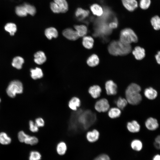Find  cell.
I'll return each mask as SVG.
<instances>
[{"instance_id":"31","label":"cell","mask_w":160,"mask_h":160,"mask_svg":"<svg viewBox=\"0 0 160 160\" xmlns=\"http://www.w3.org/2000/svg\"><path fill=\"white\" fill-rule=\"evenodd\" d=\"M4 29L9 32L11 35L13 36L16 31L17 27L14 23H8L5 26Z\"/></svg>"},{"instance_id":"29","label":"cell","mask_w":160,"mask_h":160,"mask_svg":"<svg viewBox=\"0 0 160 160\" xmlns=\"http://www.w3.org/2000/svg\"><path fill=\"white\" fill-rule=\"evenodd\" d=\"M24 62V59L21 57L17 56L13 59L12 66L18 69H21Z\"/></svg>"},{"instance_id":"9","label":"cell","mask_w":160,"mask_h":160,"mask_svg":"<svg viewBox=\"0 0 160 160\" xmlns=\"http://www.w3.org/2000/svg\"><path fill=\"white\" fill-rule=\"evenodd\" d=\"M100 135L99 131L96 129L87 131L85 137L87 141L91 143L96 142L99 139Z\"/></svg>"},{"instance_id":"35","label":"cell","mask_w":160,"mask_h":160,"mask_svg":"<svg viewBox=\"0 0 160 160\" xmlns=\"http://www.w3.org/2000/svg\"><path fill=\"white\" fill-rule=\"evenodd\" d=\"M15 12L17 15L20 17L25 16L27 14L23 5L17 7L15 9Z\"/></svg>"},{"instance_id":"43","label":"cell","mask_w":160,"mask_h":160,"mask_svg":"<svg viewBox=\"0 0 160 160\" xmlns=\"http://www.w3.org/2000/svg\"><path fill=\"white\" fill-rule=\"evenodd\" d=\"M118 25L117 20L116 18H114L113 21L109 23L108 26L110 29H111L117 28Z\"/></svg>"},{"instance_id":"14","label":"cell","mask_w":160,"mask_h":160,"mask_svg":"<svg viewBox=\"0 0 160 160\" xmlns=\"http://www.w3.org/2000/svg\"><path fill=\"white\" fill-rule=\"evenodd\" d=\"M44 34L49 40L57 38L58 35V31L56 28L53 27H50L46 28L44 31Z\"/></svg>"},{"instance_id":"47","label":"cell","mask_w":160,"mask_h":160,"mask_svg":"<svg viewBox=\"0 0 160 160\" xmlns=\"http://www.w3.org/2000/svg\"><path fill=\"white\" fill-rule=\"evenodd\" d=\"M1 101V99L0 98V103Z\"/></svg>"},{"instance_id":"7","label":"cell","mask_w":160,"mask_h":160,"mask_svg":"<svg viewBox=\"0 0 160 160\" xmlns=\"http://www.w3.org/2000/svg\"><path fill=\"white\" fill-rule=\"evenodd\" d=\"M128 103L133 105L139 104L142 100V97L140 93H132L125 95Z\"/></svg>"},{"instance_id":"28","label":"cell","mask_w":160,"mask_h":160,"mask_svg":"<svg viewBox=\"0 0 160 160\" xmlns=\"http://www.w3.org/2000/svg\"><path fill=\"white\" fill-rule=\"evenodd\" d=\"M108 115L111 119H115L119 117L121 114V110L118 108L113 107L109 109Z\"/></svg>"},{"instance_id":"4","label":"cell","mask_w":160,"mask_h":160,"mask_svg":"<svg viewBox=\"0 0 160 160\" xmlns=\"http://www.w3.org/2000/svg\"><path fill=\"white\" fill-rule=\"evenodd\" d=\"M18 138L20 142H24L26 144L31 145H36L39 142V140L36 137L29 136L22 131L18 132Z\"/></svg>"},{"instance_id":"13","label":"cell","mask_w":160,"mask_h":160,"mask_svg":"<svg viewBox=\"0 0 160 160\" xmlns=\"http://www.w3.org/2000/svg\"><path fill=\"white\" fill-rule=\"evenodd\" d=\"M145 125L148 129L151 131L156 130L159 126L157 119L153 117L148 118L145 122Z\"/></svg>"},{"instance_id":"20","label":"cell","mask_w":160,"mask_h":160,"mask_svg":"<svg viewBox=\"0 0 160 160\" xmlns=\"http://www.w3.org/2000/svg\"><path fill=\"white\" fill-rule=\"evenodd\" d=\"M132 53L135 58L139 60L142 59L145 56V49L139 46L136 47Z\"/></svg>"},{"instance_id":"34","label":"cell","mask_w":160,"mask_h":160,"mask_svg":"<svg viewBox=\"0 0 160 160\" xmlns=\"http://www.w3.org/2000/svg\"><path fill=\"white\" fill-rule=\"evenodd\" d=\"M128 102L127 100L119 97L116 102V105L120 110H123L126 106Z\"/></svg>"},{"instance_id":"2","label":"cell","mask_w":160,"mask_h":160,"mask_svg":"<svg viewBox=\"0 0 160 160\" xmlns=\"http://www.w3.org/2000/svg\"><path fill=\"white\" fill-rule=\"evenodd\" d=\"M120 40V41L125 44H130L132 43L137 42L138 38L135 33L132 29L126 28L121 31Z\"/></svg>"},{"instance_id":"32","label":"cell","mask_w":160,"mask_h":160,"mask_svg":"<svg viewBox=\"0 0 160 160\" xmlns=\"http://www.w3.org/2000/svg\"><path fill=\"white\" fill-rule=\"evenodd\" d=\"M11 141V138L4 132L0 133V143L2 145H7L10 144Z\"/></svg>"},{"instance_id":"38","label":"cell","mask_w":160,"mask_h":160,"mask_svg":"<svg viewBox=\"0 0 160 160\" xmlns=\"http://www.w3.org/2000/svg\"><path fill=\"white\" fill-rule=\"evenodd\" d=\"M151 4V0H140L139 6L141 9H146L149 7Z\"/></svg>"},{"instance_id":"6","label":"cell","mask_w":160,"mask_h":160,"mask_svg":"<svg viewBox=\"0 0 160 160\" xmlns=\"http://www.w3.org/2000/svg\"><path fill=\"white\" fill-rule=\"evenodd\" d=\"M62 34L65 38L70 41H75L79 38L76 31L71 28H68L63 29L62 32Z\"/></svg>"},{"instance_id":"25","label":"cell","mask_w":160,"mask_h":160,"mask_svg":"<svg viewBox=\"0 0 160 160\" xmlns=\"http://www.w3.org/2000/svg\"><path fill=\"white\" fill-rule=\"evenodd\" d=\"M89 12L88 10L78 8L76 10L75 15L79 20H82L87 17L89 15Z\"/></svg>"},{"instance_id":"17","label":"cell","mask_w":160,"mask_h":160,"mask_svg":"<svg viewBox=\"0 0 160 160\" xmlns=\"http://www.w3.org/2000/svg\"><path fill=\"white\" fill-rule=\"evenodd\" d=\"M127 127L128 130L132 133H136L139 132L140 128V125L135 120H133L128 122Z\"/></svg>"},{"instance_id":"23","label":"cell","mask_w":160,"mask_h":160,"mask_svg":"<svg viewBox=\"0 0 160 160\" xmlns=\"http://www.w3.org/2000/svg\"><path fill=\"white\" fill-rule=\"evenodd\" d=\"M90 9L93 14L96 16L100 17L103 14V8L98 4H92L91 6Z\"/></svg>"},{"instance_id":"44","label":"cell","mask_w":160,"mask_h":160,"mask_svg":"<svg viewBox=\"0 0 160 160\" xmlns=\"http://www.w3.org/2000/svg\"><path fill=\"white\" fill-rule=\"evenodd\" d=\"M160 52L159 51L157 54L155 55V58L157 61V63L159 64L160 63Z\"/></svg>"},{"instance_id":"21","label":"cell","mask_w":160,"mask_h":160,"mask_svg":"<svg viewBox=\"0 0 160 160\" xmlns=\"http://www.w3.org/2000/svg\"><path fill=\"white\" fill-rule=\"evenodd\" d=\"M144 94L145 96L148 99L153 100L156 97L158 93L155 89L151 87H149L145 90Z\"/></svg>"},{"instance_id":"8","label":"cell","mask_w":160,"mask_h":160,"mask_svg":"<svg viewBox=\"0 0 160 160\" xmlns=\"http://www.w3.org/2000/svg\"><path fill=\"white\" fill-rule=\"evenodd\" d=\"M81 102L80 99L76 96L72 97L68 101L67 105L71 111H77L81 106Z\"/></svg>"},{"instance_id":"37","label":"cell","mask_w":160,"mask_h":160,"mask_svg":"<svg viewBox=\"0 0 160 160\" xmlns=\"http://www.w3.org/2000/svg\"><path fill=\"white\" fill-rule=\"evenodd\" d=\"M41 157V155L39 152L32 151L30 153L29 160H40Z\"/></svg>"},{"instance_id":"30","label":"cell","mask_w":160,"mask_h":160,"mask_svg":"<svg viewBox=\"0 0 160 160\" xmlns=\"http://www.w3.org/2000/svg\"><path fill=\"white\" fill-rule=\"evenodd\" d=\"M131 146L133 150L138 151L142 149L143 144L140 140L135 139L132 141L131 143Z\"/></svg>"},{"instance_id":"3","label":"cell","mask_w":160,"mask_h":160,"mask_svg":"<svg viewBox=\"0 0 160 160\" xmlns=\"http://www.w3.org/2000/svg\"><path fill=\"white\" fill-rule=\"evenodd\" d=\"M23 90L22 83L19 81L15 80L11 81L6 89L7 95L10 97H15L17 94L22 93Z\"/></svg>"},{"instance_id":"27","label":"cell","mask_w":160,"mask_h":160,"mask_svg":"<svg viewBox=\"0 0 160 160\" xmlns=\"http://www.w3.org/2000/svg\"><path fill=\"white\" fill-rule=\"evenodd\" d=\"M59 7L61 13L66 12L68 10V5L66 0H54Z\"/></svg>"},{"instance_id":"22","label":"cell","mask_w":160,"mask_h":160,"mask_svg":"<svg viewBox=\"0 0 160 160\" xmlns=\"http://www.w3.org/2000/svg\"><path fill=\"white\" fill-rule=\"evenodd\" d=\"M31 76L34 80H37L42 78L44 75L42 69L39 67H36L34 69L31 70Z\"/></svg>"},{"instance_id":"26","label":"cell","mask_w":160,"mask_h":160,"mask_svg":"<svg viewBox=\"0 0 160 160\" xmlns=\"http://www.w3.org/2000/svg\"><path fill=\"white\" fill-rule=\"evenodd\" d=\"M141 90L140 86L135 83H132L127 87L125 91V95L136 92L140 93Z\"/></svg>"},{"instance_id":"5","label":"cell","mask_w":160,"mask_h":160,"mask_svg":"<svg viewBox=\"0 0 160 160\" xmlns=\"http://www.w3.org/2000/svg\"><path fill=\"white\" fill-rule=\"evenodd\" d=\"M94 108L95 110L98 112H105L109 109L110 105L107 99L103 98L96 102Z\"/></svg>"},{"instance_id":"41","label":"cell","mask_w":160,"mask_h":160,"mask_svg":"<svg viewBox=\"0 0 160 160\" xmlns=\"http://www.w3.org/2000/svg\"><path fill=\"white\" fill-rule=\"evenodd\" d=\"M50 7L52 11L55 13L60 12V9L57 5L54 2H51L50 4Z\"/></svg>"},{"instance_id":"18","label":"cell","mask_w":160,"mask_h":160,"mask_svg":"<svg viewBox=\"0 0 160 160\" xmlns=\"http://www.w3.org/2000/svg\"><path fill=\"white\" fill-rule=\"evenodd\" d=\"M100 62L99 58L97 55L93 54L90 55L87 59L86 63L89 67H95L97 66Z\"/></svg>"},{"instance_id":"19","label":"cell","mask_w":160,"mask_h":160,"mask_svg":"<svg viewBox=\"0 0 160 160\" xmlns=\"http://www.w3.org/2000/svg\"><path fill=\"white\" fill-rule=\"evenodd\" d=\"M73 27L79 37H83L87 35L88 31L87 27L86 25H75Z\"/></svg>"},{"instance_id":"1","label":"cell","mask_w":160,"mask_h":160,"mask_svg":"<svg viewBox=\"0 0 160 160\" xmlns=\"http://www.w3.org/2000/svg\"><path fill=\"white\" fill-rule=\"evenodd\" d=\"M130 44H125L120 41H113L109 44L108 50L113 55H124L129 54L131 50Z\"/></svg>"},{"instance_id":"39","label":"cell","mask_w":160,"mask_h":160,"mask_svg":"<svg viewBox=\"0 0 160 160\" xmlns=\"http://www.w3.org/2000/svg\"><path fill=\"white\" fill-rule=\"evenodd\" d=\"M29 129L33 132L35 133L39 131V127L33 121L30 120L29 121Z\"/></svg>"},{"instance_id":"16","label":"cell","mask_w":160,"mask_h":160,"mask_svg":"<svg viewBox=\"0 0 160 160\" xmlns=\"http://www.w3.org/2000/svg\"><path fill=\"white\" fill-rule=\"evenodd\" d=\"M94 40L91 36L86 35L82 38V44L86 49H92L94 45Z\"/></svg>"},{"instance_id":"15","label":"cell","mask_w":160,"mask_h":160,"mask_svg":"<svg viewBox=\"0 0 160 160\" xmlns=\"http://www.w3.org/2000/svg\"><path fill=\"white\" fill-rule=\"evenodd\" d=\"M34 61L38 65H41L44 63L47 60V57L44 53L40 50L34 54Z\"/></svg>"},{"instance_id":"36","label":"cell","mask_w":160,"mask_h":160,"mask_svg":"<svg viewBox=\"0 0 160 160\" xmlns=\"http://www.w3.org/2000/svg\"><path fill=\"white\" fill-rule=\"evenodd\" d=\"M28 14L33 16L35 14L36 11L35 7L29 4L25 3L23 5Z\"/></svg>"},{"instance_id":"24","label":"cell","mask_w":160,"mask_h":160,"mask_svg":"<svg viewBox=\"0 0 160 160\" xmlns=\"http://www.w3.org/2000/svg\"><path fill=\"white\" fill-rule=\"evenodd\" d=\"M67 149V144L63 141L59 142L56 145V151L58 154L60 155H63L65 154Z\"/></svg>"},{"instance_id":"46","label":"cell","mask_w":160,"mask_h":160,"mask_svg":"<svg viewBox=\"0 0 160 160\" xmlns=\"http://www.w3.org/2000/svg\"><path fill=\"white\" fill-rule=\"evenodd\" d=\"M160 136L158 135L155 139V141L154 142L160 144Z\"/></svg>"},{"instance_id":"33","label":"cell","mask_w":160,"mask_h":160,"mask_svg":"<svg viewBox=\"0 0 160 160\" xmlns=\"http://www.w3.org/2000/svg\"><path fill=\"white\" fill-rule=\"evenodd\" d=\"M151 24L153 28L156 30H159L160 28V19L157 15L153 17L151 20Z\"/></svg>"},{"instance_id":"11","label":"cell","mask_w":160,"mask_h":160,"mask_svg":"<svg viewBox=\"0 0 160 160\" xmlns=\"http://www.w3.org/2000/svg\"><path fill=\"white\" fill-rule=\"evenodd\" d=\"M105 87L108 95H115L117 93V85L113 81L109 80L106 81Z\"/></svg>"},{"instance_id":"10","label":"cell","mask_w":160,"mask_h":160,"mask_svg":"<svg viewBox=\"0 0 160 160\" xmlns=\"http://www.w3.org/2000/svg\"><path fill=\"white\" fill-rule=\"evenodd\" d=\"M102 89L97 85H93L90 86L88 89V92L91 97L93 99L99 98L101 95Z\"/></svg>"},{"instance_id":"40","label":"cell","mask_w":160,"mask_h":160,"mask_svg":"<svg viewBox=\"0 0 160 160\" xmlns=\"http://www.w3.org/2000/svg\"><path fill=\"white\" fill-rule=\"evenodd\" d=\"M35 123L39 128L44 127L45 125V122L44 119L39 117L35 119Z\"/></svg>"},{"instance_id":"45","label":"cell","mask_w":160,"mask_h":160,"mask_svg":"<svg viewBox=\"0 0 160 160\" xmlns=\"http://www.w3.org/2000/svg\"><path fill=\"white\" fill-rule=\"evenodd\" d=\"M153 160H160V156L157 154L155 155L153 157Z\"/></svg>"},{"instance_id":"12","label":"cell","mask_w":160,"mask_h":160,"mask_svg":"<svg viewBox=\"0 0 160 160\" xmlns=\"http://www.w3.org/2000/svg\"><path fill=\"white\" fill-rule=\"evenodd\" d=\"M125 8L130 12H132L137 7L138 4L136 0H121Z\"/></svg>"},{"instance_id":"42","label":"cell","mask_w":160,"mask_h":160,"mask_svg":"<svg viewBox=\"0 0 160 160\" xmlns=\"http://www.w3.org/2000/svg\"><path fill=\"white\" fill-rule=\"evenodd\" d=\"M94 160H111L110 158L107 154H103L96 157Z\"/></svg>"}]
</instances>
